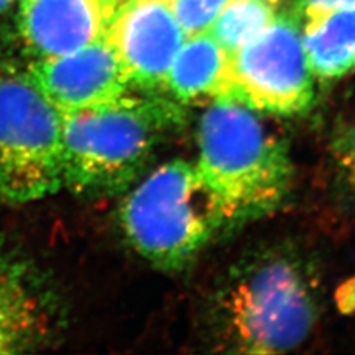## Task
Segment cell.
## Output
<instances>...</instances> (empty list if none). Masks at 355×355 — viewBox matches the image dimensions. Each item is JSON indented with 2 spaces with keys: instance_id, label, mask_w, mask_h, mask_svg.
Masks as SVG:
<instances>
[{
  "instance_id": "cell-1",
  "label": "cell",
  "mask_w": 355,
  "mask_h": 355,
  "mask_svg": "<svg viewBox=\"0 0 355 355\" xmlns=\"http://www.w3.org/2000/svg\"><path fill=\"white\" fill-rule=\"evenodd\" d=\"M182 120L181 105L172 99L130 91L99 107L62 114L64 187L82 196L126 190Z\"/></svg>"
},
{
  "instance_id": "cell-2",
  "label": "cell",
  "mask_w": 355,
  "mask_h": 355,
  "mask_svg": "<svg viewBox=\"0 0 355 355\" xmlns=\"http://www.w3.org/2000/svg\"><path fill=\"white\" fill-rule=\"evenodd\" d=\"M248 107L216 98L198 125L197 168L230 222L271 212L293 166L284 142Z\"/></svg>"
},
{
  "instance_id": "cell-3",
  "label": "cell",
  "mask_w": 355,
  "mask_h": 355,
  "mask_svg": "<svg viewBox=\"0 0 355 355\" xmlns=\"http://www.w3.org/2000/svg\"><path fill=\"white\" fill-rule=\"evenodd\" d=\"M121 228L130 246L162 270L190 263L228 224L197 164L171 160L153 171L125 198Z\"/></svg>"
},
{
  "instance_id": "cell-4",
  "label": "cell",
  "mask_w": 355,
  "mask_h": 355,
  "mask_svg": "<svg viewBox=\"0 0 355 355\" xmlns=\"http://www.w3.org/2000/svg\"><path fill=\"white\" fill-rule=\"evenodd\" d=\"M216 311L225 347L249 354L292 349L317 320L308 274L284 253L262 254L232 272Z\"/></svg>"
},
{
  "instance_id": "cell-5",
  "label": "cell",
  "mask_w": 355,
  "mask_h": 355,
  "mask_svg": "<svg viewBox=\"0 0 355 355\" xmlns=\"http://www.w3.org/2000/svg\"><path fill=\"white\" fill-rule=\"evenodd\" d=\"M61 187L62 114L28 73L0 74V196L27 203Z\"/></svg>"
},
{
  "instance_id": "cell-6",
  "label": "cell",
  "mask_w": 355,
  "mask_h": 355,
  "mask_svg": "<svg viewBox=\"0 0 355 355\" xmlns=\"http://www.w3.org/2000/svg\"><path fill=\"white\" fill-rule=\"evenodd\" d=\"M228 57L222 98L277 116L302 114L313 105L314 74L295 12L277 14L262 33Z\"/></svg>"
},
{
  "instance_id": "cell-7",
  "label": "cell",
  "mask_w": 355,
  "mask_h": 355,
  "mask_svg": "<svg viewBox=\"0 0 355 355\" xmlns=\"http://www.w3.org/2000/svg\"><path fill=\"white\" fill-rule=\"evenodd\" d=\"M105 39L123 64L132 89L164 91L171 65L185 42L171 0H123Z\"/></svg>"
},
{
  "instance_id": "cell-8",
  "label": "cell",
  "mask_w": 355,
  "mask_h": 355,
  "mask_svg": "<svg viewBox=\"0 0 355 355\" xmlns=\"http://www.w3.org/2000/svg\"><path fill=\"white\" fill-rule=\"evenodd\" d=\"M28 74L61 114L111 103L132 89L123 64L105 37L61 57L37 60Z\"/></svg>"
},
{
  "instance_id": "cell-9",
  "label": "cell",
  "mask_w": 355,
  "mask_h": 355,
  "mask_svg": "<svg viewBox=\"0 0 355 355\" xmlns=\"http://www.w3.org/2000/svg\"><path fill=\"white\" fill-rule=\"evenodd\" d=\"M116 0H19L18 27L39 60L61 57L105 37Z\"/></svg>"
},
{
  "instance_id": "cell-10",
  "label": "cell",
  "mask_w": 355,
  "mask_h": 355,
  "mask_svg": "<svg viewBox=\"0 0 355 355\" xmlns=\"http://www.w3.org/2000/svg\"><path fill=\"white\" fill-rule=\"evenodd\" d=\"M228 60V53L207 31L188 37L171 65L164 91L181 104L222 98Z\"/></svg>"
},
{
  "instance_id": "cell-11",
  "label": "cell",
  "mask_w": 355,
  "mask_h": 355,
  "mask_svg": "<svg viewBox=\"0 0 355 355\" xmlns=\"http://www.w3.org/2000/svg\"><path fill=\"white\" fill-rule=\"evenodd\" d=\"M302 43L309 69L320 79H339L354 71L355 8L305 19Z\"/></svg>"
},
{
  "instance_id": "cell-12",
  "label": "cell",
  "mask_w": 355,
  "mask_h": 355,
  "mask_svg": "<svg viewBox=\"0 0 355 355\" xmlns=\"http://www.w3.org/2000/svg\"><path fill=\"white\" fill-rule=\"evenodd\" d=\"M40 331L42 313L24 271L0 259V354L27 351Z\"/></svg>"
},
{
  "instance_id": "cell-13",
  "label": "cell",
  "mask_w": 355,
  "mask_h": 355,
  "mask_svg": "<svg viewBox=\"0 0 355 355\" xmlns=\"http://www.w3.org/2000/svg\"><path fill=\"white\" fill-rule=\"evenodd\" d=\"M275 15L277 0H230L207 33L231 55L268 27Z\"/></svg>"
},
{
  "instance_id": "cell-14",
  "label": "cell",
  "mask_w": 355,
  "mask_h": 355,
  "mask_svg": "<svg viewBox=\"0 0 355 355\" xmlns=\"http://www.w3.org/2000/svg\"><path fill=\"white\" fill-rule=\"evenodd\" d=\"M228 2L230 0H171V6L188 39L209 31Z\"/></svg>"
},
{
  "instance_id": "cell-15",
  "label": "cell",
  "mask_w": 355,
  "mask_h": 355,
  "mask_svg": "<svg viewBox=\"0 0 355 355\" xmlns=\"http://www.w3.org/2000/svg\"><path fill=\"white\" fill-rule=\"evenodd\" d=\"M333 153L343 175L355 188V121L336 132L333 139Z\"/></svg>"
},
{
  "instance_id": "cell-16",
  "label": "cell",
  "mask_w": 355,
  "mask_h": 355,
  "mask_svg": "<svg viewBox=\"0 0 355 355\" xmlns=\"http://www.w3.org/2000/svg\"><path fill=\"white\" fill-rule=\"evenodd\" d=\"M299 8L305 19L326 15L338 9L355 8V0H299Z\"/></svg>"
},
{
  "instance_id": "cell-17",
  "label": "cell",
  "mask_w": 355,
  "mask_h": 355,
  "mask_svg": "<svg viewBox=\"0 0 355 355\" xmlns=\"http://www.w3.org/2000/svg\"><path fill=\"white\" fill-rule=\"evenodd\" d=\"M15 2V0H0V14L5 12V10L12 5Z\"/></svg>"
},
{
  "instance_id": "cell-18",
  "label": "cell",
  "mask_w": 355,
  "mask_h": 355,
  "mask_svg": "<svg viewBox=\"0 0 355 355\" xmlns=\"http://www.w3.org/2000/svg\"><path fill=\"white\" fill-rule=\"evenodd\" d=\"M116 2H119V3H120V2H123V0H116Z\"/></svg>"
}]
</instances>
